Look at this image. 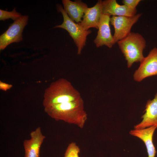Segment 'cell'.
<instances>
[{"label": "cell", "instance_id": "obj_16", "mask_svg": "<svg viewBox=\"0 0 157 157\" xmlns=\"http://www.w3.org/2000/svg\"><path fill=\"white\" fill-rule=\"evenodd\" d=\"M80 149L76 143L74 142L69 143L67 147L64 157H79Z\"/></svg>", "mask_w": 157, "mask_h": 157}, {"label": "cell", "instance_id": "obj_6", "mask_svg": "<svg viewBox=\"0 0 157 157\" xmlns=\"http://www.w3.org/2000/svg\"><path fill=\"white\" fill-rule=\"evenodd\" d=\"M138 13L132 17L114 16L110 18V22L114 28L113 37L115 43L127 36L131 32L133 25L142 16Z\"/></svg>", "mask_w": 157, "mask_h": 157}, {"label": "cell", "instance_id": "obj_11", "mask_svg": "<svg viewBox=\"0 0 157 157\" xmlns=\"http://www.w3.org/2000/svg\"><path fill=\"white\" fill-rule=\"evenodd\" d=\"M142 120L135 126V129H142L152 126L157 127V93L152 100H148L146 103Z\"/></svg>", "mask_w": 157, "mask_h": 157}, {"label": "cell", "instance_id": "obj_2", "mask_svg": "<svg viewBox=\"0 0 157 157\" xmlns=\"http://www.w3.org/2000/svg\"><path fill=\"white\" fill-rule=\"evenodd\" d=\"M81 98L80 93L69 81L61 78L52 83L45 90L43 105L44 107Z\"/></svg>", "mask_w": 157, "mask_h": 157}, {"label": "cell", "instance_id": "obj_8", "mask_svg": "<svg viewBox=\"0 0 157 157\" xmlns=\"http://www.w3.org/2000/svg\"><path fill=\"white\" fill-rule=\"evenodd\" d=\"M110 16L103 14L98 27L97 35L94 40L97 47L106 46L111 48L115 44L110 26Z\"/></svg>", "mask_w": 157, "mask_h": 157}, {"label": "cell", "instance_id": "obj_1", "mask_svg": "<svg viewBox=\"0 0 157 157\" xmlns=\"http://www.w3.org/2000/svg\"><path fill=\"white\" fill-rule=\"evenodd\" d=\"M44 108L45 112L52 119L77 125L81 128L83 127L87 119L82 98Z\"/></svg>", "mask_w": 157, "mask_h": 157}, {"label": "cell", "instance_id": "obj_17", "mask_svg": "<svg viewBox=\"0 0 157 157\" xmlns=\"http://www.w3.org/2000/svg\"><path fill=\"white\" fill-rule=\"evenodd\" d=\"M141 1V0H123L122 2L129 8L133 9H136V7Z\"/></svg>", "mask_w": 157, "mask_h": 157}, {"label": "cell", "instance_id": "obj_4", "mask_svg": "<svg viewBox=\"0 0 157 157\" xmlns=\"http://www.w3.org/2000/svg\"><path fill=\"white\" fill-rule=\"evenodd\" d=\"M57 7L58 10L63 15V21L61 24L54 28L64 29L69 33L77 47V54L80 55L85 45L87 36L92 31L90 30H85L79 23L74 22L70 18L60 5L58 6Z\"/></svg>", "mask_w": 157, "mask_h": 157}, {"label": "cell", "instance_id": "obj_5", "mask_svg": "<svg viewBox=\"0 0 157 157\" xmlns=\"http://www.w3.org/2000/svg\"><path fill=\"white\" fill-rule=\"evenodd\" d=\"M28 17L22 15L14 21L8 28L0 36V50L4 49L8 45L13 42H18L23 40L22 32L28 24Z\"/></svg>", "mask_w": 157, "mask_h": 157}, {"label": "cell", "instance_id": "obj_18", "mask_svg": "<svg viewBox=\"0 0 157 157\" xmlns=\"http://www.w3.org/2000/svg\"><path fill=\"white\" fill-rule=\"evenodd\" d=\"M12 85L8 84L0 81V89L4 91L10 89L12 87Z\"/></svg>", "mask_w": 157, "mask_h": 157}, {"label": "cell", "instance_id": "obj_13", "mask_svg": "<svg viewBox=\"0 0 157 157\" xmlns=\"http://www.w3.org/2000/svg\"><path fill=\"white\" fill-rule=\"evenodd\" d=\"M64 10L70 18L77 23H80L84 13L88 8L87 5L81 0L74 1L63 0Z\"/></svg>", "mask_w": 157, "mask_h": 157}, {"label": "cell", "instance_id": "obj_12", "mask_svg": "<svg viewBox=\"0 0 157 157\" xmlns=\"http://www.w3.org/2000/svg\"><path fill=\"white\" fill-rule=\"evenodd\" d=\"M103 14L114 16H133L136 14V9H133L123 4L120 5L116 0L102 1Z\"/></svg>", "mask_w": 157, "mask_h": 157}, {"label": "cell", "instance_id": "obj_3", "mask_svg": "<svg viewBox=\"0 0 157 157\" xmlns=\"http://www.w3.org/2000/svg\"><path fill=\"white\" fill-rule=\"evenodd\" d=\"M119 48L127 62L128 68L135 62H140L144 57L143 51L146 41L140 34L131 32L127 36L117 42Z\"/></svg>", "mask_w": 157, "mask_h": 157}, {"label": "cell", "instance_id": "obj_10", "mask_svg": "<svg viewBox=\"0 0 157 157\" xmlns=\"http://www.w3.org/2000/svg\"><path fill=\"white\" fill-rule=\"evenodd\" d=\"M103 14L102 1L98 0L93 7L87 8L79 24L86 30L91 28L98 29Z\"/></svg>", "mask_w": 157, "mask_h": 157}, {"label": "cell", "instance_id": "obj_7", "mask_svg": "<svg viewBox=\"0 0 157 157\" xmlns=\"http://www.w3.org/2000/svg\"><path fill=\"white\" fill-rule=\"evenodd\" d=\"M140 63L133 75L135 81L140 82L147 77L157 75V48L152 49Z\"/></svg>", "mask_w": 157, "mask_h": 157}, {"label": "cell", "instance_id": "obj_9", "mask_svg": "<svg viewBox=\"0 0 157 157\" xmlns=\"http://www.w3.org/2000/svg\"><path fill=\"white\" fill-rule=\"evenodd\" d=\"M30 138L23 141L25 157H39L40 147L46 136L42 132L41 128L37 127L30 133Z\"/></svg>", "mask_w": 157, "mask_h": 157}, {"label": "cell", "instance_id": "obj_15", "mask_svg": "<svg viewBox=\"0 0 157 157\" xmlns=\"http://www.w3.org/2000/svg\"><path fill=\"white\" fill-rule=\"evenodd\" d=\"M14 8L13 10L10 12L0 10V20L5 21V20L11 19L14 21L20 18L22 15L21 14L16 10Z\"/></svg>", "mask_w": 157, "mask_h": 157}, {"label": "cell", "instance_id": "obj_14", "mask_svg": "<svg viewBox=\"0 0 157 157\" xmlns=\"http://www.w3.org/2000/svg\"><path fill=\"white\" fill-rule=\"evenodd\" d=\"M157 127L152 126L142 129L131 130L130 134L141 139L144 143L148 157H155L156 151L153 143L152 138L154 132Z\"/></svg>", "mask_w": 157, "mask_h": 157}]
</instances>
